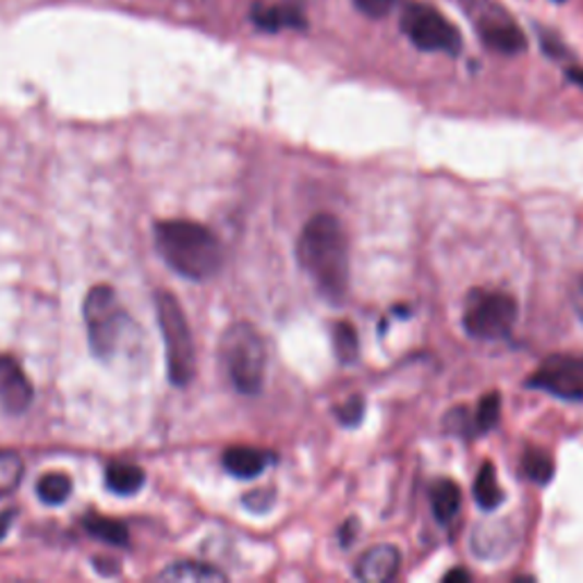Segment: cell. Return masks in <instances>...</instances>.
<instances>
[{
    "instance_id": "1",
    "label": "cell",
    "mask_w": 583,
    "mask_h": 583,
    "mask_svg": "<svg viewBox=\"0 0 583 583\" xmlns=\"http://www.w3.org/2000/svg\"><path fill=\"white\" fill-rule=\"evenodd\" d=\"M299 267L308 274L317 292L340 303L349 290V240L338 217L315 215L296 242Z\"/></svg>"
},
{
    "instance_id": "2",
    "label": "cell",
    "mask_w": 583,
    "mask_h": 583,
    "mask_svg": "<svg viewBox=\"0 0 583 583\" xmlns=\"http://www.w3.org/2000/svg\"><path fill=\"white\" fill-rule=\"evenodd\" d=\"M156 248L162 260L190 281H208L223 265V248L208 226L167 219L154 226Z\"/></svg>"
},
{
    "instance_id": "3",
    "label": "cell",
    "mask_w": 583,
    "mask_h": 583,
    "mask_svg": "<svg viewBox=\"0 0 583 583\" xmlns=\"http://www.w3.org/2000/svg\"><path fill=\"white\" fill-rule=\"evenodd\" d=\"M219 351L233 388L242 394H258L265 384L267 351L256 328L244 321L226 328Z\"/></svg>"
},
{
    "instance_id": "4",
    "label": "cell",
    "mask_w": 583,
    "mask_h": 583,
    "mask_svg": "<svg viewBox=\"0 0 583 583\" xmlns=\"http://www.w3.org/2000/svg\"><path fill=\"white\" fill-rule=\"evenodd\" d=\"M156 308H158L160 333L165 340L169 381L173 386L185 388L196 374V349L187 317L181 308L179 299L165 290L156 294Z\"/></svg>"
},
{
    "instance_id": "5",
    "label": "cell",
    "mask_w": 583,
    "mask_h": 583,
    "mask_svg": "<svg viewBox=\"0 0 583 583\" xmlns=\"http://www.w3.org/2000/svg\"><path fill=\"white\" fill-rule=\"evenodd\" d=\"M83 315L92 351L98 359L114 356L123 338V328L131 321L121 308L117 292L110 286L92 288L83 303Z\"/></svg>"
},
{
    "instance_id": "6",
    "label": "cell",
    "mask_w": 583,
    "mask_h": 583,
    "mask_svg": "<svg viewBox=\"0 0 583 583\" xmlns=\"http://www.w3.org/2000/svg\"><path fill=\"white\" fill-rule=\"evenodd\" d=\"M518 321V301L506 292L472 290L465 301L463 328L474 340H503L509 338Z\"/></svg>"
},
{
    "instance_id": "7",
    "label": "cell",
    "mask_w": 583,
    "mask_h": 583,
    "mask_svg": "<svg viewBox=\"0 0 583 583\" xmlns=\"http://www.w3.org/2000/svg\"><path fill=\"white\" fill-rule=\"evenodd\" d=\"M401 33L424 53H445L456 58L463 50L459 28L434 5L411 3L401 12Z\"/></svg>"
},
{
    "instance_id": "8",
    "label": "cell",
    "mask_w": 583,
    "mask_h": 583,
    "mask_svg": "<svg viewBox=\"0 0 583 583\" xmlns=\"http://www.w3.org/2000/svg\"><path fill=\"white\" fill-rule=\"evenodd\" d=\"M467 19L486 44L499 56H520L526 50V35L520 25L493 0H461Z\"/></svg>"
},
{
    "instance_id": "9",
    "label": "cell",
    "mask_w": 583,
    "mask_h": 583,
    "mask_svg": "<svg viewBox=\"0 0 583 583\" xmlns=\"http://www.w3.org/2000/svg\"><path fill=\"white\" fill-rule=\"evenodd\" d=\"M524 386L563 401H583V353H556L545 359Z\"/></svg>"
},
{
    "instance_id": "10",
    "label": "cell",
    "mask_w": 583,
    "mask_h": 583,
    "mask_svg": "<svg viewBox=\"0 0 583 583\" xmlns=\"http://www.w3.org/2000/svg\"><path fill=\"white\" fill-rule=\"evenodd\" d=\"M33 401L28 376L12 361L0 356V405L12 415H21Z\"/></svg>"
},
{
    "instance_id": "11",
    "label": "cell",
    "mask_w": 583,
    "mask_h": 583,
    "mask_svg": "<svg viewBox=\"0 0 583 583\" xmlns=\"http://www.w3.org/2000/svg\"><path fill=\"white\" fill-rule=\"evenodd\" d=\"M401 551L394 545H376L356 563V576L365 583H386L399 574Z\"/></svg>"
},
{
    "instance_id": "12",
    "label": "cell",
    "mask_w": 583,
    "mask_h": 583,
    "mask_svg": "<svg viewBox=\"0 0 583 583\" xmlns=\"http://www.w3.org/2000/svg\"><path fill=\"white\" fill-rule=\"evenodd\" d=\"M251 19L260 31H267V33H276L283 28H294V31L306 28V16H303V10L292 3L256 5L251 12Z\"/></svg>"
},
{
    "instance_id": "13",
    "label": "cell",
    "mask_w": 583,
    "mask_h": 583,
    "mask_svg": "<svg viewBox=\"0 0 583 583\" xmlns=\"http://www.w3.org/2000/svg\"><path fill=\"white\" fill-rule=\"evenodd\" d=\"M428 501H430V511H434V518L438 520V524L449 526L461 513L463 493L456 481L438 478L428 490Z\"/></svg>"
},
{
    "instance_id": "14",
    "label": "cell",
    "mask_w": 583,
    "mask_h": 583,
    "mask_svg": "<svg viewBox=\"0 0 583 583\" xmlns=\"http://www.w3.org/2000/svg\"><path fill=\"white\" fill-rule=\"evenodd\" d=\"M269 465V453L256 447H231L223 453V467L235 478H253L265 472Z\"/></svg>"
},
{
    "instance_id": "15",
    "label": "cell",
    "mask_w": 583,
    "mask_h": 583,
    "mask_svg": "<svg viewBox=\"0 0 583 583\" xmlns=\"http://www.w3.org/2000/svg\"><path fill=\"white\" fill-rule=\"evenodd\" d=\"M511 547L509 526L506 524H481L472 538V551L481 559H499Z\"/></svg>"
},
{
    "instance_id": "16",
    "label": "cell",
    "mask_w": 583,
    "mask_h": 583,
    "mask_svg": "<svg viewBox=\"0 0 583 583\" xmlns=\"http://www.w3.org/2000/svg\"><path fill=\"white\" fill-rule=\"evenodd\" d=\"M474 499L478 503V509H484V511H497L506 501V495L499 486L497 470L493 463L481 465L476 481H474Z\"/></svg>"
},
{
    "instance_id": "17",
    "label": "cell",
    "mask_w": 583,
    "mask_h": 583,
    "mask_svg": "<svg viewBox=\"0 0 583 583\" xmlns=\"http://www.w3.org/2000/svg\"><path fill=\"white\" fill-rule=\"evenodd\" d=\"M520 474L531 481L536 486H547L551 484V478L556 474V465L551 456L541 449V447H529L522 453V463H520Z\"/></svg>"
},
{
    "instance_id": "18",
    "label": "cell",
    "mask_w": 583,
    "mask_h": 583,
    "mask_svg": "<svg viewBox=\"0 0 583 583\" xmlns=\"http://www.w3.org/2000/svg\"><path fill=\"white\" fill-rule=\"evenodd\" d=\"M144 470L133 465V463H112L106 470V486L114 493V495H135L142 490L144 486Z\"/></svg>"
},
{
    "instance_id": "19",
    "label": "cell",
    "mask_w": 583,
    "mask_h": 583,
    "mask_svg": "<svg viewBox=\"0 0 583 583\" xmlns=\"http://www.w3.org/2000/svg\"><path fill=\"white\" fill-rule=\"evenodd\" d=\"M160 581H198V583H215V581H226V574L212 566L206 563H173L167 570L158 574Z\"/></svg>"
},
{
    "instance_id": "20",
    "label": "cell",
    "mask_w": 583,
    "mask_h": 583,
    "mask_svg": "<svg viewBox=\"0 0 583 583\" xmlns=\"http://www.w3.org/2000/svg\"><path fill=\"white\" fill-rule=\"evenodd\" d=\"M333 347H336V356L342 365H353L361 359V340L353 324L338 321L333 326Z\"/></svg>"
},
{
    "instance_id": "21",
    "label": "cell",
    "mask_w": 583,
    "mask_h": 583,
    "mask_svg": "<svg viewBox=\"0 0 583 583\" xmlns=\"http://www.w3.org/2000/svg\"><path fill=\"white\" fill-rule=\"evenodd\" d=\"M85 529L94 538H100L108 545L123 547L129 545V529H125L123 522L110 520V518H100V515H87L85 518Z\"/></svg>"
},
{
    "instance_id": "22",
    "label": "cell",
    "mask_w": 583,
    "mask_h": 583,
    "mask_svg": "<svg viewBox=\"0 0 583 583\" xmlns=\"http://www.w3.org/2000/svg\"><path fill=\"white\" fill-rule=\"evenodd\" d=\"M71 478L62 472H50L46 476L39 478V484H37V495L44 503L48 506H60L69 499L71 495Z\"/></svg>"
},
{
    "instance_id": "23",
    "label": "cell",
    "mask_w": 583,
    "mask_h": 583,
    "mask_svg": "<svg viewBox=\"0 0 583 583\" xmlns=\"http://www.w3.org/2000/svg\"><path fill=\"white\" fill-rule=\"evenodd\" d=\"M501 417V394L497 390L481 397L474 409V422H476V434L486 436L488 430H493L499 424Z\"/></svg>"
},
{
    "instance_id": "24",
    "label": "cell",
    "mask_w": 583,
    "mask_h": 583,
    "mask_svg": "<svg viewBox=\"0 0 583 583\" xmlns=\"http://www.w3.org/2000/svg\"><path fill=\"white\" fill-rule=\"evenodd\" d=\"M442 426H445V430H447L449 436L465 438V440L478 438V434H476V422H474V411L467 409V405H456V409H451L445 415Z\"/></svg>"
},
{
    "instance_id": "25",
    "label": "cell",
    "mask_w": 583,
    "mask_h": 583,
    "mask_svg": "<svg viewBox=\"0 0 583 583\" xmlns=\"http://www.w3.org/2000/svg\"><path fill=\"white\" fill-rule=\"evenodd\" d=\"M23 478V461L14 451H0V499L10 497Z\"/></svg>"
},
{
    "instance_id": "26",
    "label": "cell",
    "mask_w": 583,
    "mask_h": 583,
    "mask_svg": "<svg viewBox=\"0 0 583 583\" xmlns=\"http://www.w3.org/2000/svg\"><path fill=\"white\" fill-rule=\"evenodd\" d=\"M336 415H338V422L342 426H349V428L359 426L363 422V417H365V399L363 397H351V399H347L340 405V409L336 411Z\"/></svg>"
},
{
    "instance_id": "27",
    "label": "cell",
    "mask_w": 583,
    "mask_h": 583,
    "mask_svg": "<svg viewBox=\"0 0 583 583\" xmlns=\"http://www.w3.org/2000/svg\"><path fill=\"white\" fill-rule=\"evenodd\" d=\"M353 3H356V8L372 16V19H381L386 14H390V10L399 3V0H353Z\"/></svg>"
},
{
    "instance_id": "28",
    "label": "cell",
    "mask_w": 583,
    "mask_h": 583,
    "mask_svg": "<svg viewBox=\"0 0 583 583\" xmlns=\"http://www.w3.org/2000/svg\"><path fill=\"white\" fill-rule=\"evenodd\" d=\"M570 299H572V308H574L576 317L583 321V274H579V278L574 281Z\"/></svg>"
},
{
    "instance_id": "29",
    "label": "cell",
    "mask_w": 583,
    "mask_h": 583,
    "mask_svg": "<svg viewBox=\"0 0 583 583\" xmlns=\"http://www.w3.org/2000/svg\"><path fill=\"white\" fill-rule=\"evenodd\" d=\"M356 536H359V520L351 518L340 529V543H342V547H349L353 541H356Z\"/></svg>"
},
{
    "instance_id": "30",
    "label": "cell",
    "mask_w": 583,
    "mask_h": 583,
    "mask_svg": "<svg viewBox=\"0 0 583 583\" xmlns=\"http://www.w3.org/2000/svg\"><path fill=\"white\" fill-rule=\"evenodd\" d=\"M566 75H568V81H570L572 85H576V87L583 89V69H581V66H572V69H568Z\"/></svg>"
},
{
    "instance_id": "31",
    "label": "cell",
    "mask_w": 583,
    "mask_h": 583,
    "mask_svg": "<svg viewBox=\"0 0 583 583\" xmlns=\"http://www.w3.org/2000/svg\"><path fill=\"white\" fill-rule=\"evenodd\" d=\"M472 579V574L467 572V570H451L449 574H445V581H463V583H467Z\"/></svg>"
},
{
    "instance_id": "32",
    "label": "cell",
    "mask_w": 583,
    "mask_h": 583,
    "mask_svg": "<svg viewBox=\"0 0 583 583\" xmlns=\"http://www.w3.org/2000/svg\"><path fill=\"white\" fill-rule=\"evenodd\" d=\"M10 522H12L10 513H3V515H0V541H3V538L8 536V531H10Z\"/></svg>"
},
{
    "instance_id": "33",
    "label": "cell",
    "mask_w": 583,
    "mask_h": 583,
    "mask_svg": "<svg viewBox=\"0 0 583 583\" xmlns=\"http://www.w3.org/2000/svg\"><path fill=\"white\" fill-rule=\"evenodd\" d=\"M551 3H556V5H563V3H566V0H551Z\"/></svg>"
}]
</instances>
